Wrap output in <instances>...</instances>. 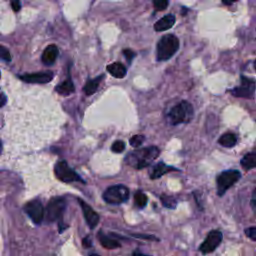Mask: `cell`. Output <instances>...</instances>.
<instances>
[{
    "label": "cell",
    "mask_w": 256,
    "mask_h": 256,
    "mask_svg": "<svg viewBox=\"0 0 256 256\" xmlns=\"http://www.w3.org/2000/svg\"><path fill=\"white\" fill-rule=\"evenodd\" d=\"M0 77H1V73H0Z\"/></svg>",
    "instance_id": "cell-39"
},
{
    "label": "cell",
    "mask_w": 256,
    "mask_h": 256,
    "mask_svg": "<svg viewBox=\"0 0 256 256\" xmlns=\"http://www.w3.org/2000/svg\"><path fill=\"white\" fill-rule=\"evenodd\" d=\"M241 178V173L238 170H225L221 172L216 179V188L218 196H223L226 191L232 187Z\"/></svg>",
    "instance_id": "cell-4"
},
{
    "label": "cell",
    "mask_w": 256,
    "mask_h": 256,
    "mask_svg": "<svg viewBox=\"0 0 256 256\" xmlns=\"http://www.w3.org/2000/svg\"><path fill=\"white\" fill-rule=\"evenodd\" d=\"M55 90H56L57 93H59L61 95L68 96V95H70L71 93L74 92L75 88H74V84H73L72 80L70 78H68L64 82H62L61 84L57 85L55 87Z\"/></svg>",
    "instance_id": "cell-18"
},
{
    "label": "cell",
    "mask_w": 256,
    "mask_h": 256,
    "mask_svg": "<svg viewBox=\"0 0 256 256\" xmlns=\"http://www.w3.org/2000/svg\"><path fill=\"white\" fill-rule=\"evenodd\" d=\"M0 58L5 61H11V54L7 48L0 45Z\"/></svg>",
    "instance_id": "cell-27"
},
{
    "label": "cell",
    "mask_w": 256,
    "mask_h": 256,
    "mask_svg": "<svg viewBox=\"0 0 256 256\" xmlns=\"http://www.w3.org/2000/svg\"><path fill=\"white\" fill-rule=\"evenodd\" d=\"M58 54H59V49L56 45L54 44L48 45L42 54L41 60L45 65H52L56 61Z\"/></svg>",
    "instance_id": "cell-13"
},
{
    "label": "cell",
    "mask_w": 256,
    "mask_h": 256,
    "mask_svg": "<svg viewBox=\"0 0 256 256\" xmlns=\"http://www.w3.org/2000/svg\"><path fill=\"white\" fill-rule=\"evenodd\" d=\"M66 208V201L64 198L55 197L52 198L45 209L44 218L47 222H55L62 218V215Z\"/></svg>",
    "instance_id": "cell-6"
},
{
    "label": "cell",
    "mask_w": 256,
    "mask_h": 256,
    "mask_svg": "<svg viewBox=\"0 0 256 256\" xmlns=\"http://www.w3.org/2000/svg\"><path fill=\"white\" fill-rule=\"evenodd\" d=\"M241 83L239 86L234 87L230 93L235 97H242V98H253L256 89V83L253 79H250L245 76H241Z\"/></svg>",
    "instance_id": "cell-8"
},
{
    "label": "cell",
    "mask_w": 256,
    "mask_h": 256,
    "mask_svg": "<svg viewBox=\"0 0 256 256\" xmlns=\"http://www.w3.org/2000/svg\"><path fill=\"white\" fill-rule=\"evenodd\" d=\"M6 101H7V98H6L5 94H0V107L4 106Z\"/></svg>",
    "instance_id": "cell-34"
},
{
    "label": "cell",
    "mask_w": 256,
    "mask_h": 256,
    "mask_svg": "<svg viewBox=\"0 0 256 256\" xmlns=\"http://www.w3.org/2000/svg\"><path fill=\"white\" fill-rule=\"evenodd\" d=\"M175 170H177V168L168 166L163 162H159V163H157L156 165L153 166V168L150 172V178L151 179H157V178H160L162 175H164V174H166L170 171H175Z\"/></svg>",
    "instance_id": "cell-15"
},
{
    "label": "cell",
    "mask_w": 256,
    "mask_h": 256,
    "mask_svg": "<svg viewBox=\"0 0 256 256\" xmlns=\"http://www.w3.org/2000/svg\"><path fill=\"white\" fill-rule=\"evenodd\" d=\"M103 78H104V75L98 76V77L93 78V79H89V80L86 82V84H85V86H84V88H83L85 94H86V95H92V94H94V93L97 91L98 86H99V84H100V82H101V80H102Z\"/></svg>",
    "instance_id": "cell-19"
},
{
    "label": "cell",
    "mask_w": 256,
    "mask_h": 256,
    "mask_svg": "<svg viewBox=\"0 0 256 256\" xmlns=\"http://www.w3.org/2000/svg\"><path fill=\"white\" fill-rule=\"evenodd\" d=\"M168 4H169V2L166 1V0H154L153 1V6L156 11L165 10L166 7L168 6Z\"/></svg>",
    "instance_id": "cell-24"
},
{
    "label": "cell",
    "mask_w": 256,
    "mask_h": 256,
    "mask_svg": "<svg viewBox=\"0 0 256 256\" xmlns=\"http://www.w3.org/2000/svg\"><path fill=\"white\" fill-rule=\"evenodd\" d=\"M134 201H135V204L137 207L143 208L146 206L148 198H147L146 194L143 193L142 191H137L134 195Z\"/></svg>",
    "instance_id": "cell-22"
},
{
    "label": "cell",
    "mask_w": 256,
    "mask_h": 256,
    "mask_svg": "<svg viewBox=\"0 0 256 256\" xmlns=\"http://www.w3.org/2000/svg\"><path fill=\"white\" fill-rule=\"evenodd\" d=\"M250 205H251L253 211L256 213V189L253 192V197H252V199L250 201Z\"/></svg>",
    "instance_id": "cell-32"
},
{
    "label": "cell",
    "mask_w": 256,
    "mask_h": 256,
    "mask_svg": "<svg viewBox=\"0 0 256 256\" xmlns=\"http://www.w3.org/2000/svg\"><path fill=\"white\" fill-rule=\"evenodd\" d=\"M91 245H92V241L90 240V238H89L88 236L85 237V238L83 239V246L86 247V248H88V247H91Z\"/></svg>",
    "instance_id": "cell-33"
},
{
    "label": "cell",
    "mask_w": 256,
    "mask_h": 256,
    "mask_svg": "<svg viewBox=\"0 0 256 256\" xmlns=\"http://www.w3.org/2000/svg\"><path fill=\"white\" fill-rule=\"evenodd\" d=\"M24 211L35 224H40L44 219L45 210L42 203L37 199L31 200L26 203L24 205Z\"/></svg>",
    "instance_id": "cell-10"
},
{
    "label": "cell",
    "mask_w": 256,
    "mask_h": 256,
    "mask_svg": "<svg viewBox=\"0 0 256 256\" xmlns=\"http://www.w3.org/2000/svg\"><path fill=\"white\" fill-rule=\"evenodd\" d=\"M2 142H1V140H0V154H1V152H2Z\"/></svg>",
    "instance_id": "cell-36"
},
{
    "label": "cell",
    "mask_w": 256,
    "mask_h": 256,
    "mask_svg": "<svg viewBox=\"0 0 256 256\" xmlns=\"http://www.w3.org/2000/svg\"><path fill=\"white\" fill-rule=\"evenodd\" d=\"M129 198V189L124 185H113L103 193V199L108 204H121Z\"/></svg>",
    "instance_id": "cell-5"
},
{
    "label": "cell",
    "mask_w": 256,
    "mask_h": 256,
    "mask_svg": "<svg viewBox=\"0 0 256 256\" xmlns=\"http://www.w3.org/2000/svg\"><path fill=\"white\" fill-rule=\"evenodd\" d=\"M218 143L221 146H224V147H227V148L233 147L237 143V136L234 133H231V132L224 133L218 139Z\"/></svg>",
    "instance_id": "cell-20"
},
{
    "label": "cell",
    "mask_w": 256,
    "mask_h": 256,
    "mask_svg": "<svg viewBox=\"0 0 256 256\" xmlns=\"http://www.w3.org/2000/svg\"><path fill=\"white\" fill-rule=\"evenodd\" d=\"M89 256H99V255H95V254H92V255H89Z\"/></svg>",
    "instance_id": "cell-38"
},
{
    "label": "cell",
    "mask_w": 256,
    "mask_h": 256,
    "mask_svg": "<svg viewBox=\"0 0 256 256\" xmlns=\"http://www.w3.org/2000/svg\"><path fill=\"white\" fill-rule=\"evenodd\" d=\"M132 236L137 237V238H142V239H147V240H155L158 241V239L156 237H154L153 235H143V234H132Z\"/></svg>",
    "instance_id": "cell-30"
},
{
    "label": "cell",
    "mask_w": 256,
    "mask_h": 256,
    "mask_svg": "<svg viewBox=\"0 0 256 256\" xmlns=\"http://www.w3.org/2000/svg\"><path fill=\"white\" fill-rule=\"evenodd\" d=\"M11 7H12V9H13L15 12H18V11L20 10V8H21V3H20V1H12V2H11Z\"/></svg>",
    "instance_id": "cell-31"
},
{
    "label": "cell",
    "mask_w": 256,
    "mask_h": 256,
    "mask_svg": "<svg viewBox=\"0 0 256 256\" xmlns=\"http://www.w3.org/2000/svg\"><path fill=\"white\" fill-rule=\"evenodd\" d=\"M160 154V150L156 146H149L128 153L125 157V162L135 169H143L148 167L153 160Z\"/></svg>",
    "instance_id": "cell-1"
},
{
    "label": "cell",
    "mask_w": 256,
    "mask_h": 256,
    "mask_svg": "<svg viewBox=\"0 0 256 256\" xmlns=\"http://www.w3.org/2000/svg\"><path fill=\"white\" fill-rule=\"evenodd\" d=\"M222 239H223V235H222V233L220 231H218V230L210 231L207 234L205 240L200 245L199 251L202 254L212 253L219 246V244L221 243Z\"/></svg>",
    "instance_id": "cell-9"
},
{
    "label": "cell",
    "mask_w": 256,
    "mask_h": 256,
    "mask_svg": "<svg viewBox=\"0 0 256 256\" xmlns=\"http://www.w3.org/2000/svg\"><path fill=\"white\" fill-rule=\"evenodd\" d=\"M175 16L173 14H167L160 18L156 23L154 24V30L161 32V31H166L170 29L174 23H175Z\"/></svg>",
    "instance_id": "cell-14"
},
{
    "label": "cell",
    "mask_w": 256,
    "mask_h": 256,
    "mask_svg": "<svg viewBox=\"0 0 256 256\" xmlns=\"http://www.w3.org/2000/svg\"><path fill=\"white\" fill-rule=\"evenodd\" d=\"M123 54H124L126 60L128 61V63H131L132 60L134 59L135 55H136L135 52L132 51L131 49H124V50H123Z\"/></svg>",
    "instance_id": "cell-29"
},
{
    "label": "cell",
    "mask_w": 256,
    "mask_h": 256,
    "mask_svg": "<svg viewBox=\"0 0 256 256\" xmlns=\"http://www.w3.org/2000/svg\"><path fill=\"white\" fill-rule=\"evenodd\" d=\"M245 235L253 241H256V226L248 227L245 229Z\"/></svg>",
    "instance_id": "cell-28"
},
{
    "label": "cell",
    "mask_w": 256,
    "mask_h": 256,
    "mask_svg": "<svg viewBox=\"0 0 256 256\" xmlns=\"http://www.w3.org/2000/svg\"><path fill=\"white\" fill-rule=\"evenodd\" d=\"M107 71L115 78H124L126 76V68L120 62H114L107 66Z\"/></svg>",
    "instance_id": "cell-16"
},
{
    "label": "cell",
    "mask_w": 256,
    "mask_h": 256,
    "mask_svg": "<svg viewBox=\"0 0 256 256\" xmlns=\"http://www.w3.org/2000/svg\"><path fill=\"white\" fill-rule=\"evenodd\" d=\"M79 204L81 206L84 218L86 220V223L88 224V226L93 229L97 226L98 222H99V215L94 211V209L89 206L86 202H84L83 200L79 199Z\"/></svg>",
    "instance_id": "cell-12"
},
{
    "label": "cell",
    "mask_w": 256,
    "mask_h": 256,
    "mask_svg": "<svg viewBox=\"0 0 256 256\" xmlns=\"http://www.w3.org/2000/svg\"><path fill=\"white\" fill-rule=\"evenodd\" d=\"M54 173L56 177L65 183H71L75 181H80L84 183V181L80 178V176L68 165V163L64 160L58 161L54 166Z\"/></svg>",
    "instance_id": "cell-7"
},
{
    "label": "cell",
    "mask_w": 256,
    "mask_h": 256,
    "mask_svg": "<svg viewBox=\"0 0 256 256\" xmlns=\"http://www.w3.org/2000/svg\"><path fill=\"white\" fill-rule=\"evenodd\" d=\"M132 256H149V255H146V254H144V253H142V252H140V251H138V250H135V251L133 252Z\"/></svg>",
    "instance_id": "cell-35"
},
{
    "label": "cell",
    "mask_w": 256,
    "mask_h": 256,
    "mask_svg": "<svg viewBox=\"0 0 256 256\" xmlns=\"http://www.w3.org/2000/svg\"><path fill=\"white\" fill-rule=\"evenodd\" d=\"M179 39L173 34H166L160 38L156 47V57L158 61L170 59L179 49Z\"/></svg>",
    "instance_id": "cell-2"
},
{
    "label": "cell",
    "mask_w": 256,
    "mask_h": 256,
    "mask_svg": "<svg viewBox=\"0 0 256 256\" xmlns=\"http://www.w3.org/2000/svg\"><path fill=\"white\" fill-rule=\"evenodd\" d=\"M167 116L172 125H178L180 123H186L192 120L194 110L188 101L182 100L169 110Z\"/></svg>",
    "instance_id": "cell-3"
},
{
    "label": "cell",
    "mask_w": 256,
    "mask_h": 256,
    "mask_svg": "<svg viewBox=\"0 0 256 256\" xmlns=\"http://www.w3.org/2000/svg\"><path fill=\"white\" fill-rule=\"evenodd\" d=\"M53 76H54V74L52 71H41V72H36V73L20 75L19 78L27 83L43 84V83L50 82L52 80Z\"/></svg>",
    "instance_id": "cell-11"
},
{
    "label": "cell",
    "mask_w": 256,
    "mask_h": 256,
    "mask_svg": "<svg viewBox=\"0 0 256 256\" xmlns=\"http://www.w3.org/2000/svg\"><path fill=\"white\" fill-rule=\"evenodd\" d=\"M240 163L244 170H251L256 168V152H250L244 155Z\"/></svg>",
    "instance_id": "cell-21"
},
{
    "label": "cell",
    "mask_w": 256,
    "mask_h": 256,
    "mask_svg": "<svg viewBox=\"0 0 256 256\" xmlns=\"http://www.w3.org/2000/svg\"><path fill=\"white\" fill-rule=\"evenodd\" d=\"M253 66H254V69L256 70V59H255V61H254V64H253Z\"/></svg>",
    "instance_id": "cell-37"
},
{
    "label": "cell",
    "mask_w": 256,
    "mask_h": 256,
    "mask_svg": "<svg viewBox=\"0 0 256 256\" xmlns=\"http://www.w3.org/2000/svg\"><path fill=\"white\" fill-rule=\"evenodd\" d=\"M160 200L163 204V206H165L166 208L169 209H174L177 206V201L174 197L169 196V195H161L160 196Z\"/></svg>",
    "instance_id": "cell-23"
},
{
    "label": "cell",
    "mask_w": 256,
    "mask_h": 256,
    "mask_svg": "<svg viewBox=\"0 0 256 256\" xmlns=\"http://www.w3.org/2000/svg\"><path fill=\"white\" fill-rule=\"evenodd\" d=\"M97 237H98V240L100 241L101 245L103 247H105L106 249H116V248L121 246L120 243L117 240H115V239L105 235L102 231L98 232V236Z\"/></svg>",
    "instance_id": "cell-17"
},
{
    "label": "cell",
    "mask_w": 256,
    "mask_h": 256,
    "mask_svg": "<svg viewBox=\"0 0 256 256\" xmlns=\"http://www.w3.org/2000/svg\"><path fill=\"white\" fill-rule=\"evenodd\" d=\"M145 140V137L143 135H134L132 138H130L129 143L132 147H139Z\"/></svg>",
    "instance_id": "cell-25"
},
{
    "label": "cell",
    "mask_w": 256,
    "mask_h": 256,
    "mask_svg": "<svg viewBox=\"0 0 256 256\" xmlns=\"http://www.w3.org/2000/svg\"><path fill=\"white\" fill-rule=\"evenodd\" d=\"M125 149V143L122 140H116L111 146V150L114 153H121Z\"/></svg>",
    "instance_id": "cell-26"
}]
</instances>
